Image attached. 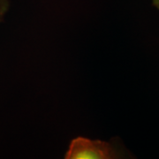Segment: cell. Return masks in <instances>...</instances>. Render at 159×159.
Segmentation results:
<instances>
[{
    "label": "cell",
    "instance_id": "cell-2",
    "mask_svg": "<svg viewBox=\"0 0 159 159\" xmlns=\"http://www.w3.org/2000/svg\"><path fill=\"white\" fill-rule=\"evenodd\" d=\"M7 0H0V20L5 15L6 10H7Z\"/></svg>",
    "mask_w": 159,
    "mask_h": 159
},
{
    "label": "cell",
    "instance_id": "cell-3",
    "mask_svg": "<svg viewBox=\"0 0 159 159\" xmlns=\"http://www.w3.org/2000/svg\"><path fill=\"white\" fill-rule=\"evenodd\" d=\"M151 3H152V5L159 11V0H151Z\"/></svg>",
    "mask_w": 159,
    "mask_h": 159
},
{
    "label": "cell",
    "instance_id": "cell-1",
    "mask_svg": "<svg viewBox=\"0 0 159 159\" xmlns=\"http://www.w3.org/2000/svg\"><path fill=\"white\" fill-rule=\"evenodd\" d=\"M117 138L111 142L92 141L78 137L72 141L65 156L66 159H119L129 157V154Z\"/></svg>",
    "mask_w": 159,
    "mask_h": 159
}]
</instances>
